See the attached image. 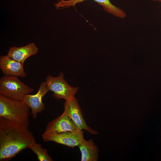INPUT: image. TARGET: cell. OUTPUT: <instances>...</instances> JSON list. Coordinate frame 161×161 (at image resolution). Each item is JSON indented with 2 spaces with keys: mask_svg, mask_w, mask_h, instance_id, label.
<instances>
[{
  "mask_svg": "<svg viewBox=\"0 0 161 161\" xmlns=\"http://www.w3.org/2000/svg\"><path fill=\"white\" fill-rule=\"evenodd\" d=\"M35 142L28 127L0 117V160L8 161Z\"/></svg>",
  "mask_w": 161,
  "mask_h": 161,
  "instance_id": "1",
  "label": "cell"
},
{
  "mask_svg": "<svg viewBox=\"0 0 161 161\" xmlns=\"http://www.w3.org/2000/svg\"><path fill=\"white\" fill-rule=\"evenodd\" d=\"M38 52L35 44L31 43L25 46L17 47H11L7 55L13 59L24 64L25 61L28 58L35 55Z\"/></svg>",
  "mask_w": 161,
  "mask_h": 161,
  "instance_id": "11",
  "label": "cell"
},
{
  "mask_svg": "<svg viewBox=\"0 0 161 161\" xmlns=\"http://www.w3.org/2000/svg\"><path fill=\"white\" fill-rule=\"evenodd\" d=\"M63 113L67 115L79 130H84L92 135L97 134V131L89 127L83 118L78 100L75 97L66 101L64 104Z\"/></svg>",
  "mask_w": 161,
  "mask_h": 161,
  "instance_id": "5",
  "label": "cell"
},
{
  "mask_svg": "<svg viewBox=\"0 0 161 161\" xmlns=\"http://www.w3.org/2000/svg\"><path fill=\"white\" fill-rule=\"evenodd\" d=\"M49 91L45 81H43L40 83L38 91L35 94H27L23 97L22 100L31 109L33 119H36L37 114L41 113L45 109L42 98Z\"/></svg>",
  "mask_w": 161,
  "mask_h": 161,
  "instance_id": "7",
  "label": "cell"
},
{
  "mask_svg": "<svg viewBox=\"0 0 161 161\" xmlns=\"http://www.w3.org/2000/svg\"><path fill=\"white\" fill-rule=\"evenodd\" d=\"M30 108L22 100H14L0 94V117L28 127Z\"/></svg>",
  "mask_w": 161,
  "mask_h": 161,
  "instance_id": "2",
  "label": "cell"
},
{
  "mask_svg": "<svg viewBox=\"0 0 161 161\" xmlns=\"http://www.w3.org/2000/svg\"><path fill=\"white\" fill-rule=\"evenodd\" d=\"M45 81L49 91L53 92V96L56 100H67L75 97L78 91V87H72L67 83L61 72L56 77L48 75Z\"/></svg>",
  "mask_w": 161,
  "mask_h": 161,
  "instance_id": "4",
  "label": "cell"
},
{
  "mask_svg": "<svg viewBox=\"0 0 161 161\" xmlns=\"http://www.w3.org/2000/svg\"><path fill=\"white\" fill-rule=\"evenodd\" d=\"M86 0H60L55 4L57 9L66 8L70 7H75V5ZM101 5L106 12L114 16L120 18H124L126 16V13L122 10L115 6L111 3L109 0H93Z\"/></svg>",
  "mask_w": 161,
  "mask_h": 161,
  "instance_id": "9",
  "label": "cell"
},
{
  "mask_svg": "<svg viewBox=\"0 0 161 161\" xmlns=\"http://www.w3.org/2000/svg\"><path fill=\"white\" fill-rule=\"evenodd\" d=\"M0 68L5 75L21 78L27 76L23 64L11 58L7 55L0 57Z\"/></svg>",
  "mask_w": 161,
  "mask_h": 161,
  "instance_id": "10",
  "label": "cell"
},
{
  "mask_svg": "<svg viewBox=\"0 0 161 161\" xmlns=\"http://www.w3.org/2000/svg\"><path fill=\"white\" fill-rule=\"evenodd\" d=\"M37 156L39 161H52L53 159L48 154L46 148H43L40 143H34L30 147Z\"/></svg>",
  "mask_w": 161,
  "mask_h": 161,
  "instance_id": "13",
  "label": "cell"
},
{
  "mask_svg": "<svg viewBox=\"0 0 161 161\" xmlns=\"http://www.w3.org/2000/svg\"><path fill=\"white\" fill-rule=\"evenodd\" d=\"M153 1H157L160 2L161 4V0H151Z\"/></svg>",
  "mask_w": 161,
  "mask_h": 161,
  "instance_id": "14",
  "label": "cell"
},
{
  "mask_svg": "<svg viewBox=\"0 0 161 161\" xmlns=\"http://www.w3.org/2000/svg\"><path fill=\"white\" fill-rule=\"evenodd\" d=\"M81 154V161H97L98 149L92 139H85L78 146Z\"/></svg>",
  "mask_w": 161,
  "mask_h": 161,
  "instance_id": "12",
  "label": "cell"
},
{
  "mask_svg": "<svg viewBox=\"0 0 161 161\" xmlns=\"http://www.w3.org/2000/svg\"><path fill=\"white\" fill-rule=\"evenodd\" d=\"M44 142L52 141L73 148L78 146L84 140L83 130H77L52 134H42Z\"/></svg>",
  "mask_w": 161,
  "mask_h": 161,
  "instance_id": "6",
  "label": "cell"
},
{
  "mask_svg": "<svg viewBox=\"0 0 161 161\" xmlns=\"http://www.w3.org/2000/svg\"><path fill=\"white\" fill-rule=\"evenodd\" d=\"M33 91L17 76L5 75L0 78V94L10 99L21 100L25 95Z\"/></svg>",
  "mask_w": 161,
  "mask_h": 161,
  "instance_id": "3",
  "label": "cell"
},
{
  "mask_svg": "<svg viewBox=\"0 0 161 161\" xmlns=\"http://www.w3.org/2000/svg\"><path fill=\"white\" fill-rule=\"evenodd\" d=\"M78 129L70 117L63 113L60 116L48 122L43 134H55Z\"/></svg>",
  "mask_w": 161,
  "mask_h": 161,
  "instance_id": "8",
  "label": "cell"
}]
</instances>
